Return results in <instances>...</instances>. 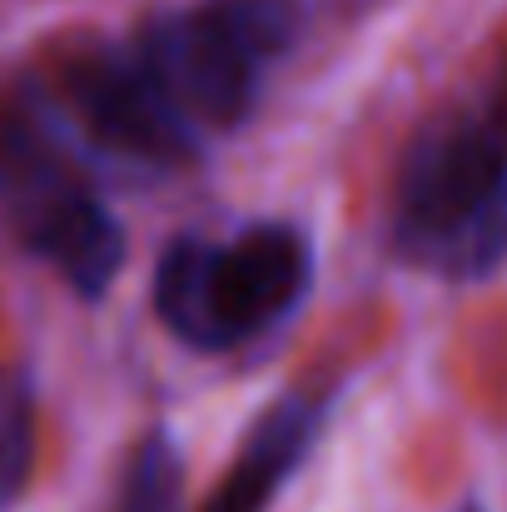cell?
Segmentation results:
<instances>
[{
    "mask_svg": "<svg viewBox=\"0 0 507 512\" xmlns=\"http://www.w3.org/2000/svg\"><path fill=\"white\" fill-rule=\"evenodd\" d=\"M388 244L403 264L448 284L488 279L507 264V60L478 95L443 105L408 140Z\"/></svg>",
    "mask_w": 507,
    "mask_h": 512,
    "instance_id": "cell-1",
    "label": "cell"
},
{
    "mask_svg": "<svg viewBox=\"0 0 507 512\" xmlns=\"http://www.w3.org/2000/svg\"><path fill=\"white\" fill-rule=\"evenodd\" d=\"M0 224L80 299H100L125 264V229L90 160L40 90H0Z\"/></svg>",
    "mask_w": 507,
    "mask_h": 512,
    "instance_id": "cell-2",
    "label": "cell"
},
{
    "mask_svg": "<svg viewBox=\"0 0 507 512\" xmlns=\"http://www.w3.org/2000/svg\"><path fill=\"white\" fill-rule=\"evenodd\" d=\"M309 289V234L284 219H259L229 239L179 234L155 269V314L179 343L229 353L284 324Z\"/></svg>",
    "mask_w": 507,
    "mask_h": 512,
    "instance_id": "cell-3",
    "label": "cell"
},
{
    "mask_svg": "<svg viewBox=\"0 0 507 512\" xmlns=\"http://www.w3.org/2000/svg\"><path fill=\"white\" fill-rule=\"evenodd\" d=\"M299 25V0H194L155 15L130 45L194 135H224L254 115L264 75L294 50Z\"/></svg>",
    "mask_w": 507,
    "mask_h": 512,
    "instance_id": "cell-4",
    "label": "cell"
},
{
    "mask_svg": "<svg viewBox=\"0 0 507 512\" xmlns=\"http://www.w3.org/2000/svg\"><path fill=\"white\" fill-rule=\"evenodd\" d=\"M40 100L85 160L95 155L140 174H169L199 155V135L169 110L135 45L80 40L75 50H60L40 80Z\"/></svg>",
    "mask_w": 507,
    "mask_h": 512,
    "instance_id": "cell-5",
    "label": "cell"
},
{
    "mask_svg": "<svg viewBox=\"0 0 507 512\" xmlns=\"http://www.w3.org/2000/svg\"><path fill=\"white\" fill-rule=\"evenodd\" d=\"M329 408L334 403L324 388H289L274 403H264V413L244 428L234 463L224 468L199 512H269L319 448Z\"/></svg>",
    "mask_w": 507,
    "mask_h": 512,
    "instance_id": "cell-6",
    "label": "cell"
},
{
    "mask_svg": "<svg viewBox=\"0 0 507 512\" xmlns=\"http://www.w3.org/2000/svg\"><path fill=\"white\" fill-rule=\"evenodd\" d=\"M35 453V383L25 368H0V512H10L30 488Z\"/></svg>",
    "mask_w": 507,
    "mask_h": 512,
    "instance_id": "cell-7",
    "label": "cell"
},
{
    "mask_svg": "<svg viewBox=\"0 0 507 512\" xmlns=\"http://www.w3.org/2000/svg\"><path fill=\"white\" fill-rule=\"evenodd\" d=\"M184 508V463H179V448L165 428H150L130 458H125V473H120V488H115V508L110 512H179Z\"/></svg>",
    "mask_w": 507,
    "mask_h": 512,
    "instance_id": "cell-8",
    "label": "cell"
},
{
    "mask_svg": "<svg viewBox=\"0 0 507 512\" xmlns=\"http://www.w3.org/2000/svg\"><path fill=\"white\" fill-rule=\"evenodd\" d=\"M463 512H483V508H478V503H468V508H463Z\"/></svg>",
    "mask_w": 507,
    "mask_h": 512,
    "instance_id": "cell-9",
    "label": "cell"
}]
</instances>
